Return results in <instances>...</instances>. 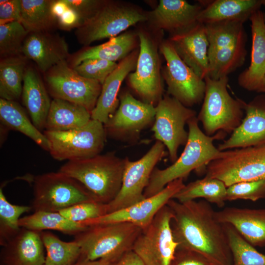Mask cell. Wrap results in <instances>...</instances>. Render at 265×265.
Listing matches in <instances>:
<instances>
[{
  "label": "cell",
  "instance_id": "f35d334b",
  "mask_svg": "<svg viewBox=\"0 0 265 265\" xmlns=\"http://www.w3.org/2000/svg\"><path fill=\"white\" fill-rule=\"evenodd\" d=\"M28 34L19 22L0 25L1 58L22 54L23 43Z\"/></svg>",
  "mask_w": 265,
  "mask_h": 265
},
{
  "label": "cell",
  "instance_id": "d6a6232c",
  "mask_svg": "<svg viewBox=\"0 0 265 265\" xmlns=\"http://www.w3.org/2000/svg\"><path fill=\"white\" fill-rule=\"evenodd\" d=\"M227 187L220 180L205 177L185 185L173 197L180 202L203 198L219 208L225 206Z\"/></svg>",
  "mask_w": 265,
  "mask_h": 265
},
{
  "label": "cell",
  "instance_id": "7a4b0ae2",
  "mask_svg": "<svg viewBox=\"0 0 265 265\" xmlns=\"http://www.w3.org/2000/svg\"><path fill=\"white\" fill-rule=\"evenodd\" d=\"M198 122L195 116L187 122L188 140L177 159L166 168H155L144 192L145 198L159 193L175 180H184L193 170L199 173L206 171L208 164L220 157L221 151L214 146L213 141L224 139L227 133L220 131L208 136L199 128Z\"/></svg>",
  "mask_w": 265,
  "mask_h": 265
},
{
  "label": "cell",
  "instance_id": "f907efd6",
  "mask_svg": "<svg viewBox=\"0 0 265 265\" xmlns=\"http://www.w3.org/2000/svg\"><path fill=\"white\" fill-rule=\"evenodd\" d=\"M263 5L265 6V0H263ZM264 19L265 21V13H264Z\"/></svg>",
  "mask_w": 265,
  "mask_h": 265
},
{
  "label": "cell",
  "instance_id": "44dd1931",
  "mask_svg": "<svg viewBox=\"0 0 265 265\" xmlns=\"http://www.w3.org/2000/svg\"><path fill=\"white\" fill-rule=\"evenodd\" d=\"M22 54L34 61L44 73L70 56L65 38L49 31L28 33L23 43Z\"/></svg>",
  "mask_w": 265,
  "mask_h": 265
},
{
  "label": "cell",
  "instance_id": "4316f807",
  "mask_svg": "<svg viewBox=\"0 0 265 265\" xmlns=\"http://www.w3.org/2000/svg\"><path fill=\"white\" fill-rule=\"evenodd\" d=\"M203 7L198 22L204 25L225 21L244 23L260 10L263 0H200Z\"/></svg>",
  "mask_w": 265,
  "mask_h": 265
},
{
  "label": "cell",
  "instance_id": "8d00e7d4",
  "mask_svg": "<svg viewBox=\"0 0 265 265\" xmlns=\"http://www.w3.org/2000/svg\"><path fill=\"white\" fill-rule=\"evenodd\" d=\"M232 256V265H265V255L258 252L229 224H223Z\"/></svg>",
  "mask_w": 265,
  "mask_h": 265
},
{
  "label": "cell",
  "instance_id": "74e56055",
  "mask_svg": "<svg viewBox=\"0 0 265 265\" xmlns=\"http://www.w3.org/2000/svg\"><path fill=\"white\" fill-rule=\"evenodd\" d=\"M31 206L13 205L9 203L0 189V244L4 245L20 230V216L28 212Z\"/></svg>",
  "mask_w": 265,
  "mask_h": 265
},
{
  "label": "cell",
  "instance_id": "f6af8a7d",
  "mask_svg": "<svg viewBox=\"0 0 265 265\" xmlns=\"http://www.w3.org/2000/svg\"><path fill=\"white\" fill-rule=\"evenodd\" d=\"M21 21V0H0V25Z\"/></svg>",
  "mask_w": 265,
  "mask_h": 265
},
{
  "label": "cell",
  "instance_id": "30bf717a",
  "mask_svg": "<svg viewBox=\"0 0 265 265\" xmlns=\"http://www.w3.org/2000/svg\"><path fill=\"white\" fill-rule=\"evenodd\" d=\"M205 177L233 184L265 179V145L221 151L207 166Z\"/></svg>",
  "mask_w": 265,
  "mask_h": 265
},
{
  "label": "cell",
  "instance_id": "8992f818",
  "mask_svg": "<svg viewBox=\"0 0 265 265\" xmlns=\"http://www.w3.org/2000/svg\"><path fill=\"white\" fill-rule=\"evenodd\" d=\"M205 95L201 108L197 116L204 133L212 136L218 132L231 134L243 119L244 101L232 97L228 91L229 79L218 80L207 76Z\"/></svg>",
  "mask_w": 265,
  "mask_h": 265
},
{
  "label": "cell",
  "instance_id": "ab89813d",
  "mask_svg": "<svg viewBox=\"0 0 265 265\" xmlns=\"http://www.w3.org/2000/svg\"><path fill=\"white\" fill-rule=\"evenodd\" d=\"M59 212L72 221L80 223L105 215L108 211L107 204L93 200L74 205Z\"/></svg>",
  "mask_w": 265,
  "mask_h": 265
},
{
  "label": "cell",
  "instance_id": "b9f144b4",
  "mask_svg": "<svg viewBox=\"0 0 265 265\" xmlns=\"http://www.w3.org/2000/svg\"><path fill=\"white\" fill-rule=\"evenodd\" d=\"M226 201L237 200L255 202L265 198V179L240 182L227 188Z\"/></svg>",
  "mask_w": 265,
  "mask_h": 265
},
{
  "label": "cell",
  "instance_id": "484cf974",
  "mask_svg": "<svg viewBox=\"0 0 265 265\" xmlns=\"http://www.w3.org/2000/svg\"><path fill=\"white\" fill-rule=\"evenodd\" d=\"M5 265H44L46 257L40 233L21 228L2 246Z\"/></svg>",
  "mask_w": 265,
  "mask_h": 265
},
{
  "label": "cell",
  "instance_id": "6da1fadb",
  "mask_svg": "<svg viewBox=\"0 0 265 265\" xmlns=\"http://www.w3.org/2000/svg\"><path fill=\"white\" fill-rule=\"evenodd\" d=\"M171 225L178 248L196 252L218 265H232V256L223 224L206 200L180 202L172 199Z\"/></svg>",
  "mask_w": 265,
  "mask_h": 265
},
{
  "label": "cell",
  "instance_id": "8fae6325",
  "mask_svg": "<svg viewBox=\"0 0 265 265\" xmlns=\"http://www.w3.org/2000/svg\"><path fill=\"white\" fill-rule=\"evenodd\" d=\"M172 217V210L166 205L142 228L132 250L145 265H170L178 246L171 228Z\"/></svg>",
  "mask_w": 265,
  "mask_h": 265
},
{
  "label": "cell",
  "instance_id": "ba28073f",
  "mask_svg": "<svg viewBox=\"0 0 265 265\" xmlns=\"http://www.w3.org/2000/svg\"><path fill=\"white\" fill-rule=\"evenodd\" d=\"M93 200L96 201L81 184L59 171L39 175L33 179L31 207L34 212H59L74 205Z\"/></svg>",
  "mask_w": 265,
  "mask_h": 265
},
{
  "label": "cell",
  "instance_id": "9c48e42d",
  "mask_svg": "<svg viewBox=\"0 0 265 265\" xmlns=\"http://www.w3.org/2000/svg\"><path fill=\"white\" fill-rule=\"evenodd\" d=\"M49 152L58 160L85 159L100 154L106 137L104 125L91 119L85 125L73 130L54 132L45 130Z\"/></svg>",
  "mask_w": 265,
  "mask_h": 265
},
{
  "label": "cell",
  "instance_id": "83f0119b",
  "mask_svg": "<svg viewBox=\"0 0 265 265\" xmlns=\"http://www.w3.org/2000/svg\"><path fill=\"white\" fill-rule=\"evenodd\" d=\"M138 39L137 33L126 32L98 46L85 47L70 56L68 59H69L68 63L74 68L88 59H99L115 62L120 61L136 49Z\"/></svg>",
  "mask_w": 265,
  "mask_h": 265
},
{
  "label": "cell",
  "instance_id": "d6986e66",
  "mask_svg": "<svg viewBox=\"0 0 265 265\" xmlns=\"http://www.w3.org/2000/svg\"><path fill=\"white\" fill-rule=\"evenodd\" d=\"M245 116L231 136L218 146L220 151L265 145V95L244 102Z\"/></svg>",
  "mask_w": 265,
  "mask_h": 265
},
{
  "label": "cell",
  "instance_id": "f1b7e54d",
  "mask_svg": "<svg viewBox=\"0 0 265 265\" xmlns=\"http://www.w3.org/2000/svg\"><path fill=\"white\" fill-rule=\"evenodd\" d=\"M21 96L33 124L40 131L45 129L52 101L39 75L31 67L26 70Z\"/></svg>",
  "mask_w": 265,
  "mask_h": 265
},
{
  "label": "cell",
  "instance_id": "2e32d148",
  "mask_svg": "<svg viewBox=\"0 0 265 265\" xmlns=\"http://www.w3.org/2000/svg\"><path fill=\"white\" fill-rule=\"evenodd\" d=\"M139 51L135 71L128 75L129 83L142 101L156 106L163 97L157 46L150 35L137 33Z\"/></svg>",
  "mask_w": 265,
  "mask_h": 265
},
{
  "label": "cell",
  "instance_id": "c3c4849f",
  "mask_svg": "<svg viewBox=\"0 0 265 265\" xmlns=\"http://www.w3.org/2000/svg\"><path fill=\"white\" fill-rule=\"evenodd\" d=\"M119 261H113L104 259L96 260L79 259L72 265H118Z\"/></svg>",
  "mask_w": 265,
  "mask_h": 265
},
{
  "label": "cell",
  "instance_id": "ee69618b",
  "mask_svg": "<svg viewBox=\"0 0 265 265\" xmlns=\"http://www.w3.org/2000/svg\"><path fill=\"white\" fill-rule=\"evenodd\" d=\"M170 265H218L201 254L177 248Z\"/></svg>",
  "mask_w": 265,
  "mask_h": 265
},
{
  "label": "cell",
  "instance_id": "603a6c76",
  "mask_svg": "<svg viewBox=\"0 0 265 265\" xmlns=\"http://www.w3.org/2000/svg\"><path fill=\"white\" fill-rule=\"evenodd\" d=\"M136 49L119 61L115 70L107 77L94 108L91 112V119L104 125L117 110L119 105L118 94L124 79L136 68L139 54Z\"/></svg>",
  "mask_w": 265,
  "mask_h": 265
},
{
  "label": "cell",
  "instance_id": "4fadbf2b",
  "mask_svg": "<svg viewBox=\"0 0 265 265\" xmlns=\"http://www.w3.org/2000/svg\"><path fill=\"white\" fill-rule=\"evenodd\" d=\"M45 74L48 90L53 99L78 104L90 112L94 108L102 90L99 82L79 75L67 60Z\"/></svg>",
  "mask_w": 265,
  "mask_h": 265
},
{
  "label": "cell",
  "instance_id": "277c9868",
  "mask_svg": "<svg viewBox=\"0 0 265 265\" xmlns=\"http://www.w3.org/2000/svg\"><path fill=\"white\" fill-rule=\"evenodd\" d=\"M243 23L225 21L205 24L209 43L208 77L218 80L241 67L247 55Z\"/></svg>",
  "mask_w": 265,
  "mask_h": 265
},
{
  "label": "cell",
  "instance_id": "7c38bea8",
  "mask_svg": "<svg viewBox=\"0 0 265 265\" xmlns=\"http://www.w3.org/2000/svg\"><path fill=\"white\" fill-rule=\"evenodd\" d=\"M196 116V112L187 107L168 94L164 95L155 106V116L152 131L157 140L161 142L168 149L171 161L178 158V150L185 145L188 132L185 125Z\"/></svg>",
  "mask_w": 265,
  "mask_h": 265
},
{
  "label": "cell",
  "instance_id": "52a82bcc",
  "mask_svg": "<svg viewBox=\"0 0 265 265\" xmlns=\"http://www.w3.org/2000/svg\"><path fill=\"white\" fill-rule=\"evenodd\" d=\"M146 21L147 14L135 6L105 0L75 33L79 42L87 47L96 41L116 37L131 26Z\"/></svg>",
  "mask_w": 265,
  "mask_h": 265
},
{
  "label": "cell",
  "instance_id": "f546056e",
  "mask_svg": "<svg viewBox=\"0 0 265 265\" xmlns=\"http://www.w3.org/2000/svg\"><path fill=\"white\" fill-rule=\"evenodd\" d=\"M91 119V112L83 106L53 99L46 119V131H66L81 127Z\"/></svg>",
  "mask_w": 265,
  "mask_h": 265
},
{
  "label": "cell",
  "instance_id": "1f68e13d",
  "mask_svg": "<svg viewBox=\"0 0 265 265\" xmlns=\"http://www.w3.org/2000/svg\"><path fill=\"white\" fill-rule=\"evenodd\" d=\"M28 59L23 54L1 58L0 62V97L15 101L22 96Z\"/></svg>",
  "mask_w": 265,
  "mask_h": 265
},
{
  "label": "cell",
  "instance_id": "3957f363",
  "mask_svg": "<svg viewBox=\"0 0 265 265\" xmlns=\"http://www.w3.org/2000/svg\"><path fill=\"white\" fill-rule=\"evenodd\" d=\"M126 160L111 152L68 161L59 171L81 184L96 201L107 204L120 190Z\"/></svg>",
  "mask_w": 265,
  "mask_h": 265
},
{
  "label": "cell",
  "instance_id": "e0dca14e",
  "mask_svg": "<svg viewBox=\"0 0 265 265\" xmlns=\"http://www.w3.org/2000/svg\"><path fill=\"white\" fill-rule=\"evenodd\" d=\"M155 116V106L137 100L126 91L121 95L117 110L104 126L107 135L111 137L131 141L153 124Z\"/></svg>",
  "mask_w": 265,
  "mask_h": 265
},
{
  "label": "cell",
  "instance_id": "7402d4cb",
  "mask_svg": "<svg viewBox=\"0 0 265 265\" xmlns=\"http://www.w3.org/2000/svg\"><path fill=\"white\" fill-rule=\"evenodd\" d=\"M203 9L199 4L184 0H160L147 15V21L156 29L169 32L170 35L184 31L196 24Z\"/></svg>",
  "mask_w": 265,
  "mask_h": 265
},
{
  "label": "cell",
  "instance_id": "bcb514c9",
  "mask_svg": "<svg viewBox=\"0 0 265 265\" xmlns=\"http://www.w3.org/2000/svg\"><path fill=\"white\" fill-rule=\"evenodd\" d=\"M56 23L57 26L63 30L76 29L80 25L78 15L68 5L65 11L56 19Z\"/></svg>",
  "mask_w": 265,
  "mask_h": 265
},
{
  "label": "cell",
  "instance_id": "5bb4252c",
  "mask_svg": "<svg viewBox=\"0 0 265 265\" xmlns=\"http://www.w3.org/2000/svg\"><path fill=\"white\" fill-rule=\"evenodd\" d=\"M160 50L166 61L162 75L167 94L187 107L201 103L205 95V80L183 61L169 40L161 43Z\"/></svg>",
  "mask_w": 265,
  "mask_h": 265
},
{
  "label": "cell",
  "instance_id": "d4e9b609",
  "mask_svg": "<svg viewBox=\"0 0 265 265\" xmlns=\"http://www.w3.org/2000/svg\"><path fill=\"white\" fill-rule=\"evenodd\" d=\"M251 21L252 49L249 66L238 76V85L248 91H257L265 76V21L264 13L255 12Z\"/></svg>",
  "mask_w": 265,
  "mask_h": 265
},
{
  "label": "cell",
  "instance_id": "e575fe53",
  "mask_svg": "<svg viewBox=\"0 0 265 265\" xmlns=\"http://www.w3.org/2000/svg\"><path fill=\"white\" fill-rule=\"evenodd\" d=\"M53 0H21V21L30 32L49 31L57 26L52 10Z\"/></svg>",
  "mask_w": 265,
  "mask_h": 265
},
{
  "label": "cell",
  "instance_id": "cb8c5ba5",
  "mask_svg": "<svg viewBox=\"0 0 265 265\" xmlns=\"http://www.w3.org/2000/svg\"><path fill=\"white\" fill-rule=\"evenodd\" d=\"M221 224L232 225L252 246H265V209L226 207L215 212Z\"/></svg>",
  "mask_w": 265,
  "mask_h": 265
},
{
  "label": "cell",
  "instance_id": "7bdbcfd3",
  "mask_svg": "<svg viewBox=\"0 0 265 265\" xmlns=\"http://www.w3.org/2000/svg\"><path fill=\"white\" fill-rule=\"evenodd\" d=\"M64 1L78 15L80 21V26L95 14L105 1L100 0H64Z\"/></svg>",
  "mask_w": 265,
  "mask_h": 265
},
{
  "label": "cell",
  "instance_id": "5b68a950",
  "mask_svg": "<svg viewBox=\"0 0 265 265\" xmlns=\"http://www.w3.org/2000/svg\"><path fill=\"white\" fill-rule=\"evenodd\" d=\"M142 228L129 222H114L88 226L75 235L80 245L79 259L119 261L132 250ZM78 259V260H79Z\"/></svg>",
  "mask_w": 265,
  "mask_h": 265
},
{
  "label": "cell",
  "instance_id": "60d3db41",
  "mask_svg": "<svg viewBox=\"0 0 265 265\" xmlns=\"http://www.w3.org/2000/svg\"><path fill=\"white\" fill-rule=\"evenodd\" d=\"M118 63L99 59H86L73 68L80 76L102 84L115 70Z\"/></svg>",
  "mask_w": 265,
  "mask_h": 265
},
{
  "label": "cell",
  "instance_id": "681fc988",
  "mask_svg": "<svg viewBox=\"0 0 265 265\" xmlns=\"http://www.w3.org/2000/svg\"><path fill=\"white\" fill-rule=\"evenodd\" d=\"M257 92L265 93V76L263 79Z\"/></svg>",
  "mask_w": 265,
  "mask_h": 265
},
{
  "label": "cell",
  "instance_id": "9a60e30c",
  "mask_svg": "<svg viewBox=\"0 0 265 265\" xmlns=\"http://www.w3.org/2000/svg\"><path fill=\"white\" fill-rule=\"evenodd\" d=\"M165 146L156 140L148 151L139 159L127 158L120 190L107 204L108 213L129 207L145 198L144 191L156 164L165 156Z\"/></svg>",
  "mask_w": 265,
  "mask_h": 265
},
{
  "label": "cell",
  "instance_id": "d590c367",
  "mask_svg": "<svg viewBox=\"0 0 265 265\" xmlns=\"http://www.w3.org/2000/svg\"><path fill=\"white\" fill-rule=\"evenodd\" d=\"M39 233L47 252L45 265H72L80 258V247L75 240L64 241L51 232Z\"/></svg>",
  "mask_w": 265,
  "mask_h": 265
},
{
  "label": "cell",
  "instance_id": "816d5d0a",
  "mask_svg": "<svg viewBox=\"0 0 265 265\" xmlns=\"http://www.w3.org/2000/svg\"></svg>",
  "mask_w": 265,
  "mask_h": 265
},
{
  "label": "cell",
  "instance_id": "836d02e7",
  "mask_svg": "<svg viewBox=\"0 0 265 265\" xmlns=\"http://www.w3.org/2000/svg\"><path fill=\"white\" fill-rule=\"evenodd\" d=\"M19 225L21 228L38 232L53 230L74 236L88 227L67 219L59 212L44 211L34 212L20 218Z\"/></svg>",
  "mask_w": 265,
  "mask_h": 265
},
{
  "label": "cell",
  "instance_id": "ac0fdd59",
  "mask_svg": "<svg viewBox=\"0 0 265 265\" xmlns=\"http://www.w3.org/2000/svg\"><path fill=\"white\" fill-rule=\"evenodd\" d=\"M184 180H175L159 193L129 207L80 223L88 227L100 224L129 222L143 228L151 222L159 210L185 186Z\"/></svg>",
  "mask_w": 265,
  "mask_h": 265
},
{
  "label": "cell",
  "instance_id": "4dcf8cb0",
  "mask_svg": "<svg viewBox=\"0 0 265 265\" xmlns=\"http://www.w3.org/2000/svg\"><path fill=\"white\" fill-rule=\"evenodd\" d=\"M0 119L7 128L22 133L49 151L48 139L29 120L25 110L16 101L0 99Z\"/></svg>",
  "mask_w": 265,
  "mask_h": 265
},
{
  "label": "cell",
  "instance_id": "7dc6e473",
  "mask_svg": "<svg viewBox=\"0 0 265 265\" xmlns=\"http://www.w3.org/2000/svg\"><path fill=\"white\" fill-rule=\"evenodd\" d=\"M118 265H145L141 259L132 250L127 252L119 261Z\"/></svg>",
  "mask_w": 265,
  "mask_h": 265
},
{
  "label": "cell",
  "instance_id": "ffe728a7",
  "mask_svg": "<svg viewBox=\"0 0 265 265\" xmlns=\"http://www.w3.org/2000/svg\"><path fill=\"white\" fill-rule=\"evenodd\" d=\"M168 40L183 61L204 80L209 67V43L205 25L197 22L184 31L170 35Z\"/></svg>",
  "mask_w": 265,
  "mask_h": 265
}]
</instances>
